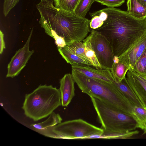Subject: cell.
<instances>
[{
	"instance_id": "cell-1",
	"label": "cell",
	"mask_w": 146,
	"mask_h": 146,
	"mask_svg": "<svg viewBox=\"0 0 146 146\" xmlns=\"http://www.w3.org/2000/svg\"><path fill=\"white\" fill-rule=\"evenodd\" d=\"M89 13L90 28L106 38L115 56L122 55L146 35L145 19L136 18L128 12L108 7Z\"/></svg>"
},
{
	"instance_id": "cell-2",
	"label": "cell",
	"mask_w": 146,
	"mask_h": 146,
	"mask_svg": "<svg viewBox=\"0 0 146 146\" xmlns=\"http://www.w3.org/2000/svg\"><path fill=\"white\" fill-rule=\"evenodd\" d=\"M53 3L54 0H44L38 7L41 27L54 39L57 48L83 41L90 31V20L57 8Z\"/></svg>"
},
{
	"instance_id": "cell-3",
	"label": "cell",
	"mask_w": 146,
	"mask_h": 146,
	"mask_svg": "<svg viewBox=\"0 0 146 146\" xmlns=\"http://www.w3.org/2000/svg\"><path fill=\"white\" fill-rule=\"evenodd\" d=\"M72 74L82 92L132 116L133 106L113 82L89 78L73 70Z\"/></svg>"
},
{
	"instance_id": "cell-4",
	"label": "cell",
	"mask_w": 146,
	"mask_h": 146,
	"mask_svg": "<svg viewBox=\"0 0 146 146\" xmlns=\"http://www.w3.org/2000/svg\"><path fill=\"white\" fill-rule=\"evenodd\" d=\"M62 106L59 89L52 85H40L27 94L22 108L25 115L35 121L49 116Z\"/></svg>"
},
{
	"instance_id": "cell-5",
	"label": "cell",
	"mask_w": 146,
	"mask_h": 146,
	"mask_svg": "<svg viewBox=\"0 0 146 146\" xmlns=\"http://www.w3.org/2000/svg\"><path fill=\"white\" fill-rule=\"evenodd\" d=\"M90 98L101 128L104 130L125 133L137 128V123L132 116L119 111L97 99Z\"/></svg>"
},
{
	"instance_id": "cell-6",
	"label": "cell",
	"mask_w": 146,
	"mask_h": 146,
	"mask_svg": "<svg viewBox=\"0 0 146 146\" xmlns=\"http://www.w3.org/2000/svg\"><path fill=\"white\" fill-rule=\"evenodd\" d=\"M46 137L55 139H85L103 133V129L81 119L66 121L41 130H34Z\"/></svg>"
},
{
	"instance_id": "cell-7",
	"label": "cell",
	"mask_w": 146,
	"mask_h": 146,
	"mask_svg": "<svg viewBox=\"0 0 146 146\" xmlns=\"http://www.w3.org/2000/svg\"><path fill=\"white\" fill-rule=\"evenodd\" d=\"M91 42L96 57L103 69L111 70L115 56L112 46L101 33L92 29Z\"/></svg>"
},
{
	"instance_id": "cell-8",
	"label": "cell",
	"mask_w": 146,
	"mask_h": 146,
	"mask_svg": "<svg viewBox=\"0 0 146 146\" xmlns=\"http://www.w3.org/2000/svg\"><path fill=\"white\" fill-rule=\"evenodd\" d=\"M33 31V28L23 47L16 51L8 64L6 78H13L19 75L34 53V50H29L30 41Z\"/></svg>"
},
{
	"instance_id": "cell-9",
	"label": "cell",
	"mask_w": 146,
	"mask_h": 146,
	"mask_svg": "<svg viewBox=\"0 0 146 146\" xmlns=\"http://www.w3.org/2000/svg\"><path fill=\"white\" fill-rule=\"evenodd\" d=\"M126 78L130 86L146 108V79L131 69L127 71Z\"/></svg>"
},
{
	"instance_id": "cell-10",
	"label": "cell",
	"mask_w": 146,
	"mask_h": 146,
	"mask_svg": "<svg viewBox=\"0 0 146 146\" xmlns=\"http://www.w3.org/2000/svg\"><path fill=\"white\" fill-rule=\"evenodd\" d=\"M146 48V35L135 45L119 56V61L122 62L133 69Z\"/></svg>"
},
{
	"instance_id": "cell-11",
	"label": "cell",
	"mask_w": 146,
	"mask_h": 146,
	"mask_svg": "<svg viewBox=\"0 0 146 146\" xmlns=\"http://www.w3.org/2000/svg\"><path fill=\"white\" fill-rule=\"evenodd\" d=\"M72 70L76 71L87 77L112 83L114 81L110 70L98 69L87 65H71Z\"/></svg>"
},
{
	"instance_id": "cell-12",
	"label": "cell",
	"mask_w": 146,
	"mask_h": 146,
	"mask_svg": "<svg viewBox=\"0 0 146 146\" xmlns=\"http://www.w3.org/2000/svg\"><path fill=\"white\" fill-rule=\"evenodd\" d=\"M59 83L62 106L67 107L75 95V82L72 74L68 73L60 79Z\"/></svg>"
},
{
	"instance_id": "cell-13",
	"label": "cell",
	"mask_w": 146,
	"mask_h": 146,
	"mask_svg": "<svg viewBox=\"0 0 146 146\" xmlns=\"http://www.w3.org/2000/svg\"><path fill=\"white\" fill-rule=\"evenodd\" d=\"M113 82L133 106H136L139 107H144L143 104L130 86L126 77L119 83H117L114 81Z\"/></svg>"
},
{
	"instance_id": "cell-14",
	"label": "cell",
	"mask_w": 146,
	"mask_h": 146,
	"mask_svg": "<svg viewBox=\"0 0 146 146\" xmlns=\"http://www.w3.org/2000/svg\"><path fill=\"white\" fill-rule=\"evenodd\" d=\"M114 62L110 70L114 81L120 82L125 78L130 68L124 63L118 60L117 57L115 56Z\"/></svg>"
},
{
	"instance_id": "cell-15",
	"label": "cell",
	"mask_w": 146,
	"mask_h": 146,
	"mask_svg": "<svg viewBox=\"0 0 146 146\" xmlns=\"http://www.w3.org/2000/svg\"><path fill=\"white\" fill-rule=\"evenodd\" d=\"M60 54L68 63L71 65H87L93 66L92 64L64 47L58 48Z\"/></svg>"
},
{
	"instance_id": "cell-16",
	"label": "cell",
	"mask_w": 146,
	"mask_h": 146,
	"mask_svg": "<svg viewBox=\"0 0 146 146\" xmlns=\"http://www.w3.org/2000/svg\"><path fill=\"white\" fill-rule=\"evenodd\" d=\"M139 131L133 130L125 133H119L107 131L104 130L102 133L100 134L92 135L87 137L86 139L102 138L104 139H125L131 138L133 135L137 134Z\"/></svg>"
},
{
	"instance_id": "cell-17",
	"label": "cell",
	"mask_w": 146,
	"mask_h": 146,
	"mask_svg": "<svg viewBox=\"0 0 146 146\" xmlns=\"http://www.w3.org/2000/svg\"><path fill=\"white\" fill-rule=\"evenodd\" d=\"M128 12L133 17L140 19L146 18V7L140 4L137 0H128Z\"/></svg>"
},
{
	"instance_id": "cell-18",
	"label": "cell",
	"mask_w": 146,
	"mask_h": 146,
	"mask_svg": "<svg viewBox=\"0 0 146 146\" xmlns=\"http://www.w3.org/2000/svg\"><path fill=\"white\" fill-rule=\"evenodd\" d=\"M90 33L83 40L85 44V51L86 56L92 64L93 66L98 69H103L99 63L92 48L91 42Z\"/></svg>"
},
{
	"instance_id": "cell-19",
	"label": "cell",
	"mask_w": 146,
	"mask_h": 146,
	"mask_svg": "<svg viewBox=\"0 0 146 146\" xmlns=\"http://www.w3.org/2000/svg\"><path fill=\"white\" fill-rule=\"evenodd\" d=\"M62 118L59 114L53 112L44 121L38 123L32 124L31 126L34 128V130H41L54 126L62 122Z\"/></svg>"
},
{
	"instance_id": "cell-20",
	"label": "cell",
	"mask_w": 146,
	"mask_h": 146,
	"mask_svg": "<svg viewBox=\"0 0 146 146\" xmlns=\"http://www.w3.org/2000/svg\"><path fill=\"white\" fill-rule=\"evenodd\" d=\"M132 116L137 123V128L143 129L146 123V108L144 107L133 106Z\"/></svg>"
},
{
	"instance_id": "cell-21",
	"label": "cell",
	"mask_w": 146,
	"mask_h": 146,
	"mask_svg": "<svg viewBox=\"0 0 146 146\" xmlns=\"http://www.w3.org/2000/svg\"><path fill=\"white\" fill-rule=\"evenodd\" d=\"M64 47L92 64L85 54V44L83 42H73L66 45Z\"/></svg>"
},
{
	"instance_id": "cell-22",
	"label": "cell",
	"mask_w": 146,
	"mask_h": 146,
	"mask_svg": "<svg viewBox=\"0 0 146 146\" xmlns=\"http://www.w3.org/2000/svg\"><path fill=\"white\" fill-rule=\"evenodd\" d=\"M80 0H54L56 8L74 13L75 9Z\"/></svg>"
},
{
	"instance_id": "cell-23",
	"label": "cell",
	"mask_w": 146,
	"mask_h": 146,
	"mask_svg": "<svg viewBox=\"0 0 146 146\" xmlns=\"http://www.w3.org/2000/svg\"><path fill=\"white\" fill-rule=\"evenodd\" d=\"M96 0H80L74 13L80 17L85 18L92 4Z\"/></svg>"
},
{
	"instance_id": "cell-24",
	"label": "cell",
	"mask_w": 146,
	"mask_h": 146,
	"mask_svg": "<svg viewBox=\"0 0 146 146\" xmlns=\"http://www.w3.org/2000/svg\"><path fill=\"white\" fill-rule=\"evenodd\" d=\"M132 69L142 76L146 75V48Z\"/></svg>"
},
{
	"instance_id": "cell-25",
	"label": "cell",
	"mask_w": 146,
	"mask_h": 146,
	"mask_svg": "<svg viewBox=\"0 0 146 146\" xmlns=\"http://www.w3.org/2000/svg\"><path fill=\"white\" fill-rule=\"evenodd\" d=\"M20 0H4L3 6V12L6 16L9 12L18 3Z\"/></svg>"
},
{
	"instance_id": "cell-26",
	"label": "cell",
	"mask_w": 146,
	"mask_h": 146,
	"mask_svg": "<svg viewBox=\"0 0 146 146\" xmlns=\"http://www.w3.org/2000/svg\"><path fill=\"white\" fill-rule=\"evenodd\" d=\"M123 0H96V1L109 7L120 6L124 2Z\"/></svg>"
},
{
	"instance_id": "cell-27",
	"label": "cell",
	"mask_w": 146,
	"mask_h": 146,
	"mask_svg": "<svg viewBox=\"0 0 146 146\" xmlns=\"http://www.w3.org/2000/svg\"><path fill=\"white\" fill-rule=\"evenodd\" d=\"M4 34L0 31V54H2L3 50L5 48V44L4 39Z\"/></svg>"
},
{
	"instance_id": "cell-28",
	"label": "cell",
	"mask_w": 146,
	"mask_h": 146,
	"mask_svg": "<svg viewBox=\"0 0 146 146\" xmlns=\"http://www.w3.org/2000/svg\"><path fill=\"white\" fill-rule=\"evenodd\" d=\"M137 1L140 4L146 7V0H137Z\"/></svg>"
},
{
	"instance_id": "cell-29",
	"label": "cell",
	"mask_w": 146,
	"mask_h": 146,
	"mask_svg": "<svg viewBox=\"0 0 146 146\" xmlns=\"http://www.w3.org/2000/svg\"><path fill=\"white\" fill-rule=\"evenodd\" d=\"M143 130V134H146V123H145Z\"/></svg>"
},
{
	"instance_id": "cell-30",
	"label": "cell",
	"mask_w": 146,
	"mask_h": 146,
	"mask_svg": "<svg viewBox=\"0 0 146 146\" xmlns=\"http://www.w3.org/2000/svg\"><path fill=\"white\" fill-rule=\"evenodd\" d=\"M143 77H144L145 78V79H146V75H145V76H142Z\"/></svg>"
},
{
	"instance_id": "cell-31",
	"label": "cell",
	"mask_w": 146,
	"mask_h": 146,
	"mask_svg": "<svg viewBox=\"0 0 146 146\" xmlns=\"http://www.w3.org/2000/svg\"><path fill=\"white\" fill-rule=\"evenodd\" d=\"M145 20L146 22V18H145Z\"/></svg>"
},
{
	"instance_id": "cell-32",
	"label": "cell",
	"mask_w": 146,
	"mask_h": 146,
	"mask_svg": "<svg viewBox=\"0 0 146 146\" xmlns=\"http://www.w3.org/2000/svg\"></svg>"
}]
</instances>
